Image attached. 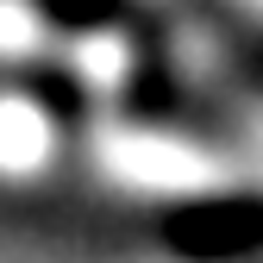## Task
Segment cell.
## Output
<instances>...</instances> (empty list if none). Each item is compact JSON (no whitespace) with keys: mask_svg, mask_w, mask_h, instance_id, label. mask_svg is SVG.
Segmentation results:
<instances>
[{"mask_svg":"<svg viewBox=\"0 0 263 263\" xmlns=\"http://www.w3.org/2000/svg\"><path fill=\"white\" fill-rule=\"evenodd\" d=\"M57 163V119L31 94H0V182H38Z\"/></svg>","mask_w":263,"mask_h":263,"instance_id":"obj_1","label":"cell"}]
</instances>
